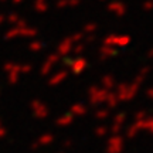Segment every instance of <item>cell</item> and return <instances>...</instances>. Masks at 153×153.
<instances>
[{
  "instance_id": "3",
  "label": "cell",
  "mask_w": 153,
  "mask_h": 153,
  "mask_svg": "<svg viewBox=\"0 0 153 153\" xmlns=\"http://www.w3.org/2000/svg\"><path fill=\"white\" fill-rule=\"evenodd\" d=\"M85 112H87V109L82 105H74L71 108V114H74V115H84Z\"/></svg>"
},
{
  "instance_id": "7",
  "label": "cell",
  "mask_w": 153,
  "mask_h": 153,
  "mask_svg": "<svg viewBox=\"0 0 153 153\" xmlns=\"http://www.w3.org/2000/svg\"><path fill=\"white\" fill-rule=\"evenodd\" d=\"M51 140H53V136H51V135H44L43 137L38 139V143H40V145H47V143H50Z\"/></svg>"
},
{
  "instance_id": "12",
  "label": "cell",
  "mask_w": 153,
  "mask_h": 153,
  "mask_svg": "<svg viewBox=\"0 0 153 153\" xmlns=\"http://www.w3.org/2000/svg\"><path fill=\"white\" fill-rule=\"evenodd\" d=\"M6 135V131L3 129V128H0V137H3Z\"/></svg>"
},
{
  "instance_id": "2",
  "label": "cell",
  "mask_w": 153,
  "mask_h": 153,
  "mask_svg": "<svg viewBox=\"0 0 153 153\" xmlns=\"http://www.w3.org/2000/svg\"><path fill=\"white\" fill-rule=\"evenodd\" d=\"M120 148H122V140H120L119 137H114V139H111V142H109L108 152L109 153H119Z\"/></svg>"
},
{
  "instance_id": "6",
  "label": "cell",
  "mask_w": 153,
  "mask_h": 153,
  "mask_svg": "<svg viewBox=\"0 0 153 153\" xmlns=\"http://www.w3.org/2000/svg\"><path fill=\"white\" fill-rule=\"evenodd\" d=\"M64 78H65V72H60V75H57L55 78H51L50 84H53V85H57V84H58L61 79H64Z\"/></svg>"
},
{
  "instance_id": "11",
  "label": "cell",
  "mask_w": 153,
  "mask_h": 153,
  "mask_svg": "<svg viewBox=\"0 0 153 153\" xmlns=\"http://www.w3.org/2000/svg\"><path fill=\"white\" fill-rule=\"evenodd\" d=\"M106 114H108L106 111H102V112H99V114H98V116H99V118H104V116H105Z\"/></svg>"
},
{
  "instance_id": "1",
  "label": "cell",
  "mask_w": 153,
  "mask_h": 153,
  "mask_svg": "<svg viewBox=\"0 0 153 153\" xmlns=\"http://www.w3.org/2000/svg\"><path fill=\"white\" fill-rule=\"evenodd\" d=\"M31 106H33V111L36 112V115H37L40 119H43V118L47 116V108L43 104H40L38 101H34L33 104H31Z\"/></svg>"
},
{
  "instance_id": "4",
  "label": "cell",
  "mask_w": 153,
  "mask_h": 153,
  "mask_svg": "<svg viewBox=\"0 0 153 153\" xmlns=\"http://www.w3.org/2000/svg\"><path fill=\"white\" fill-rule=\"evenodd\" d=\"M72 122V116L71 115H67V116H62L58 119V125H68Z\"/></svg>"
},
{
  "instance_id": "5",
  "label": "cell",
  "mask_w": 153,
  "mask_h": 153,
  "mask_svg": "<svg viewBox=\"0 0 153 153\" xmlns=\"http://www.w3.org/2000/svg\"><path fill=\"white\" fill-rule=\"evenodd\" d=\"M78 64H74L72 65V70L75 72H81L84 68H85V61H76Z\"/></svg>"
},
{
  "instance_id": "10",
  "label": "cell",
  "mask_w": 153,
  "mask_h": 153,
  "mask_svg": "<svg viewBox=\"0 0 153 153\" xmlns=\"http://www.w3.org/2000/svg\"><path fill=\"white\" fill-rule=\"evenodd\" d=\"M104 133H105V128H99V129H97V135L101 136V135H104Z\"/></svg>"
},
{
  "instance_id": "8",
  "label": "cell",
  "mask_w": 153,
  "mask_h": 153,
  "mask_svg": "<svg viewBox=\"0 0 153 153\" xmlns=\"http://www.w3.org/2000/svg\"><path fill=\"white\" fill-rule=\"evenodd\" d=\"M109 106H115V104L118 102V97H115V95H106V99H105Z\"/></svg>"
},
{
  "instance_id": "9",
  "label": "cell",
  "mask_w": 153,
  "mask_h": 153,
  "mask_svg": "<svg viewBox=\"0 0 153 153\" xmlns=\"http://www.w3.org/2000/svg\"><path fill=\"white\" fill-rule=\"evenodd\" d=\"M104 84H105V87H106V88H111V87H112V78H111V76L105 78V79H104Z\"/></svg>"
}]
</instances>
